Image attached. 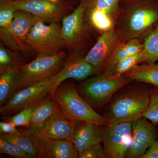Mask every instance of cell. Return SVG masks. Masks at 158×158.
<instances>
[{
	"label": "cell",
	"instance_id": "6da1fadb",
	"mask_svg": "<svg viewBox=\"0 0 158 158\" xmlns=\"http://www.w3.org/2000/svg\"><path fill=\"white\" fill-rule=\"evenodd\" d=\"M127 85L118 90L106 105L102 116L108 124L133 123L142 116L148 106L152 88Z\"/></svg>",
	"mask_w": 158,
	"mask_h": 158
},
{
	"label": "cell",
	"instance_id": "7a4b0ae2",
	"mask_svg": "<svg viewBox=\"0 0 158 158\" xmlns=\"http://www.w3.org/2000/svg\"><path fill=\"white\" fill-rule=\"evenodd\" d=\"M50 94L56 103L60 113L69 120L77 124L91 122L108 125L103 116L98 113L80 95L74 83L63 82Z\"/></svg>",
	"mask_w": 158,
	"mask_h": 158
},
{
	"label": "cell",
	"instance_id": "3957f363",
	"mask_svg": "<svg viewBox=\"0 0 158 158\" xmlns=\"http://www.w3.org/2000/svg\"><path fill=\"white\" fill-rule=\"evenodd\" d=\"M67 57L64 51L57 53L39 54L33 61L21 65L19 68L12 96L19 90L56 76L63 68Z\"/></svg>",
	"mask_w": 158,
	"mask_h": 158
},
{
	"label": "cell",
	"instance_id": "277c9868",
	"mask_svg": "<svg viewBox=\"0 0 158 158\" xmlns=\"http://www.w3.org/2000/svg\"><path fill=\"white\" fill-rule=\"evenodd\" d=\"M132 80L124 76L97 74L76 86L77 91L95 111L106 106L118 90Z\"/></svg>",
	"mask_w": 158,
	"mask_h": 158
},
{
	"label": "cell",
	"instance_id": "5b68a950",
	"mask_svg": "<svg viewBox=\"0 0 158 158\" xmlns=\"http://www.w3.org/2000/svg\"><path fill=\"white\" fill-rule=\"evenodd\" d=\"M40 20L28 11L17 10L7 31L0 30L1 42L12 50L27 56L33 53L27 43L30 31Z\"/></svg>",
	"mask_w": 158,
	"mask_h": 158
},
{
	"label": "cell",
	"instance_id": "8992f818",
	"mask_svg": "<svg viewBox=\"0 0 158 158\" xmlns=\"http://www.w3.org/2000/svg\"><path fill=\"white\" fill-rule=\"evenodd\" d=\"M27 43L33 53H57L65 48L62 27L59 23L46 24L39 20L27 37Z\"/></svg>",
	"mask_w": 158,
	"mask_h": 158
},
{
	"label": "cell",
	"instance_id": "52a82bcc",
	"mask_svg": "<svg viewBox=\"0 0 158 158\" xmlns=\"http://www.w3.org/2000/svg\"><path fill=\"white\" fill-rule=\"evenodd\" d=\"M88 3V0H81L77 8L61 20L65 49L69 52L79 51L87 45L89 37L85 19Z\"/></svg>",
	"mask_w": 158,
	"mask_h": 158
},
{
	"label": "cell",
	"instance_id": "ba28073f",
	"mask_svg": "<svg viewBox=\"0 0 158 158\" xmlns=\"http://www.w3.org/2000/svg\"><path fill=\"white\" fill-rule=\"evenodd\" d=\"M17 10L28 11L46 24L59 23L74 9L66 0H14Z\"/></svg>",
	"mask_w": 158,
	"mask_h": 158
},
{
	"label": "cell",
	"instance_id": "9c48e42d",
	"mask_svg": "<svg viewBox=\"0 0 158 158\" xmlns=\"http://www.w3.org/2000/svg\"><path fill=\"white\" fill-rule=\"evenodd\" d=\"M132 123L106 126L103 146L108 158L126 157L132 141Z\"/></svg>",
	"mask_w": 158,
	"mask_h": 158
},
{
	"label": "cell",
	"instance_id": "30bf717a",
	"mask_svg": "<svg viewBox=\"0 0 158 158\" xmlns=\"http://www.w3.org/2000/svg\"><path fill=\"white\" fill-rule=\"evenodd\" d=\"M53 90L52 78L19 90L0 108V113L9 116L34 105L49 94Z\"/></svg>",
	"mask_w": 158,
	"mask_h": 158
},
{
	"label": "cell",
	"instance_id": "8fae6325",
	"mask_svg": "<svg viewBox=\"0 0 158 158\" xmlns=\"http://www.w3.org/2000/svg\"><path fill=\"white\" fill-rule=\"evenodd\" d=\"M78 125L65 118L58 108L47 120L39 126L33 129L25 128L24 129L38 137L68 140L72 142Z\"/></svg>",
	"mask_w": 158,
	"mask_h": 158
},
{
	"label": "cell",
	"instance_id": "7c38bea8",
	"mask_svg": "<svg viewBox=\"0 0 158 158\" xmlns=\"http://www.w3.org/2000/svg\"><path fill=\"white\" fill-rule=\"evenodd\" d=\"M85 57L80 51L69 52L63 68L52 78L53 88L50 94L53 93L59 85L67 79L82 81L97 74L96 69L85 60Z\"/></svg>",
	"mask_w": 158,
	"mask_h": 158
},
{
	"label": "cell",
	"instance_id": "4fadbf2b",
	"mask_svg": "<svg viewBox=\"0 0 158 158\" xmlns=\"http://www.w3.org/2000/svg\"><path fill=\"white\" fill-rule=\"evenodd\" d=\"M132 141L126 157L141 158L158 138L155 125L142 116L132 123Z\"/></svg>",
	"mask_w": 158,
	"mask_h": 158
},
{
	"label": "cell",
	"instance_id": "5bb4252c",
	"mask_svg": "<svg viewBox=\"0 0 158 158\" xmlns=\"http://www.w3.org/2000/svg\"><path fill=\"white\" fill-rule=\"evenodd\" d=\"M120 37L114 30L104 32L89 51L85 60L96 69L97 74L119 45Z\"/></svg>",
	"mask_w": 158,
	"mask_h": 158
},
{
	"label": "cell",
	"instance_id": "9a60e30c",
	"mask_svg": "<svg viewBox=\"0 0 158 158\" xmlns=\"http://www.w3.org/2000/svg\"><path fill=\"white\" fill-rule=\"evenodd\" d=\"M158 21V11L152 6L140 5L131 10L126 24V37L135 38L149 29Z\"/></svg>",
	"mask_w": 158,
	"mask_h": 158
},
{
	"label": "cell",
	"instance_id": "2e32d148",
	"mask_svg": "<svg viewBox=\"0 0 158 158\" xmlns=\"http://www.w3.org/2000/svg\"><path fill=\"white\" fill-rule=\"evenodd\" d=\"M34 139L38 149V158H77L79 154L73 143L68 140L42 138L34 135L24 129Z\"/></svg>",
	"mask_w": 158,
	"mask_h": 158
},
{
	"label": "cell",
	"instance_id": "e0dca14e",
	"mask_svg": "<svg viewBox=\"0 0 158 158\" xmlns=\"http://www.w3.org/2000/svg\"><path fill=\"white\" fill-rule=\"evenodd\" d=\"M106 126L91 122H85L78 125L72 142L77 148L79 156L88 148L102 143Z\"/></svg>",
	"mask_w": 158,
	"mask_h": 158
},
{
	"label": "cell",
	"instance_id": "ac0fdd59",
	"mask_svg": "<svg viewBox=\"0 0 158 158\" xmlns=\"http://www.w3.org/2000/svg\"><path fill=\"white\" fill-rule=\"evenodd\" d=\"M143 48V44H141L140 40L136 38L129 39L126 42L119 44L98 74L112 76L118 62L140 52Z\"/></svg>",
	"mask_w": 158,
	"mask_h": 158
},
{
	"label": "cell",
	"instance_id": "d6986e66",
	"mask_svg": "<svg viewBox=\"0 0 158 158\" xmlns=\"http://www.w3.org/2000/svg\"><path fill=\"white\" fill-rule=\"evenodd\" d=\"M58 108L52 97L48 94L34 105L30 126L27 128L33 129L39 126L47 120Z\"/></svg>",
	"mask_w": 158,
	"mask_h": 158
},
{
	"label": "cell",
	"instance_id": "ffe728a7",
	"mask_svg": "<svg viewBox=\"0 0 158 158\" xmlns=\"http://www.w3.org/2000/svg\"><path fill=\"white\" fill-rule=\"evenodd\" d=\"M122 75L132 81L144 82L158 87V64L156 63L138 64Z\"/></svg>",
	"mask_w": 158,
	"mask_h": 158
},
{
	"label": "cell",
	"instance_id": "44dd1931",
	"mask_svg": "<svg viewBox=\"0 0 158 158\" xmlns=\"http://www.w3.org/2000/svg\"><path fill=\"white\" fill-rule=\"evenodd\" d=\"M20 134L8 135L1 133L0 138L11 142L31 156L32 158H38V149L36 143L30 135L23 129Z\"/></svg>",
	"mask_w": 158,
	"mask_h": 158
},
{
	"label": "cell",
	"instance_id": "7402d4cb",
	"mask_svg": "<svg viewBox=\"0 0 158 158\" xmlns=\"http://www.w3.org/2000/svg\"><path fill=\"white\" fill-rule=\"evenodd\" d=\"M23 54L0 44V73L25 64Z\"/></svg>",
	"mask_w": 158,
	"mask_h": 158
},
{
	"label": "cell",
	"instance_id": "603a6c76",
	"mask_svg": "<svg viewBox=\"0 0 158 158\" xmlns=\"http://www.w3.org/2000/svg\"><path fill=\"white\" fill-rule=\"evenodd\" d=\"M142 51L141 63H153L158 61V23L145 37Z\"/></svg>",
	"mask_w": 158,
	"mask_h": 158
},
{
	"label": "cell",
	"instance_id": "cb8c5ba5",
	"mask_svg": "<svg viewBox=\"0 0 158 158\" xmlns=\"http://www.w3.org/2000/svg\"><path fill=\"white\" fill-rule=\"evenodd\" d=\"M19 68L9 69L0 73V106H2L10 99L15 80L18 73Z\"/></svg>",
	"mask_w": 158,
	"mask_h": 158
},
{
	"label": "cell",
	"instance_id": "d4e9b609",
	"mask_svg": "<svg viewBox=\"0 0 158 158\" xmlns=\"http://www.w3.org/2000/svg\"><path fill=\"white\" fill-rule=\"evenodd\" d=\"M85 14L88 15L89 23L98 31L106 32L113 30L112 17L104 11L96 9H88L86 7Z\"/></svg>",
	"mask_w": 158,
	"mask_h": 158
},
{
	"label": "cell",
	"instance_id": "484cf974",
	"mask_svg": "<svg viewBox=\"0 0 158 158\" xmlns=\"http://www.w3.org/2000/svg\"><path fill=\"white\" fill-rule=\"evenodd\" d=\"M17 10L14 0H0V30H9Z\"/></svg>",
	"mask_w": 158,
	"mask_h": 158
},
{
	"label": "cell",
	"instance_id": "4316f807",
	"mask_svg": "<svg viewBox=\"0 0 158 158\" xmlns=\"http://www.w3.org/2000/svg\"><path fill=\"white\" fill-rule=\"evenodd\" d=\"M141 50L137 53L127 57L117 63L114 69L113 76H120L142 62L143 53Z\"/></svg>",
	"mask_w": 158,
	"mask_h": 158
},
{
	"label": "cell",
	"instance_id": "83f0119b",
	"mask_svg": "<svg viewBox=\"0 0 158 158\" xmlns=\"http://www.w3.org/2000/svg\"><path fill=\"white\" fill-rule=\"evenodd\" d=\"M142 116L153 124L158 126V87L151 89L149 104Z\"/></svg>",
	"mask_w": 158,
	"mask_h": 158
},
{
	"label": "cell",
	"instance_id": "f1b7e54d",
	"mask_svg": "<svg viewBox=\"0 0 158 158\" xmlns=\"http://www.w3.org/2000/svg\"><path fill=\"white\" fill-rule=\"evenodd\" d=\"M119 1V0H88L87 9L101 10L112 17L118 11Z\"/></svg>",
	"mask_w": 158,
	"mask_h": 158
},
{
	"label": "cell",
	"instance_id": "f546056e",
	"mask_svg": "<svg viewBox=\"0 0 158 158\" xmlns=\"http://www.w3.org/2000/svg\"><path fill=\"white\" fill-rule=\"evenodd\" d=\"M34 106V105L24 108L14 116L7 117L5 121L11 123L16 127H28Z\"/></svg>",
	"mask_w": 158,
	"mask_h": 158
},
{
	"label": "cell",
	"instance_id": "4dcf8cb0",
	"mask_svg": "<svg viewBox=\"0 0 158 158\" xmlns=\"http://www.w3.org/2000/svg\"><path fill=\"white\" fill-rule=\"evenodd\" d=\"M0 152L16 158H32L15 144L0 138Z\"/></svg>",
	"mask_w": 158,
	"mask_h": 158
},
{
	"label": "cell",
	"instance_id": "1f68e13d",
	"mask_svg": "<svg viewBox=\"0 0 158 158\" xmlns=\"http://www.w3.org/2000/svg\"><path fill=\"white\" fill-rule=\"evenodd\" d=\"M80 158H107L102 143L94 144L84 151Z\"/></svg>",
	"mask_w": 158,
	"mask_h": 158
},
{
	"label": "cell",
	"instance_id": "d6a6232c",
	"mask_svg": "<svg viewBox=\"0 0 158 158\" xmlns=\"http://www.w3.org/2000/svg\"><path fill=\"white\" fill-rule=\"evenodd\" d=\"M0 133L8 135H17L20 134V130L11 123L5 121L0 123Z\"/></svg>",
	"mask_w": 158,
	"mask_h": 158
},
{
	"label": "cell",
	"instance_id": "836d02e7",
	"mask_svg": "<svg viewBox=\"0 0 158 158\" xmlns=\"http://www.w3.org/2000/svg\"><path fill=\"white\" fill-rule=\"evenodd\" d=\"M141 158H158V138L150 146Z\"/></svg>",
	"mask_w": 158,
	"mask_h": 158
},
{
	"label": "cell",
	"instance_id": "e575fe53",
	"mask_svg": "<svg viewBox=\"0 0 158 158\" xmlns=\"http://www.w3.org/2000/svg\"><path fill=\"white\" fill-rule=\"evenodd\" d=\"M66 1H67L69 2L70 3V4H71L72 5L74 6L76 0H66Z\"/></svg>",
	"mask_w": 158,
	"mask_h": 158
}]
</instances>
